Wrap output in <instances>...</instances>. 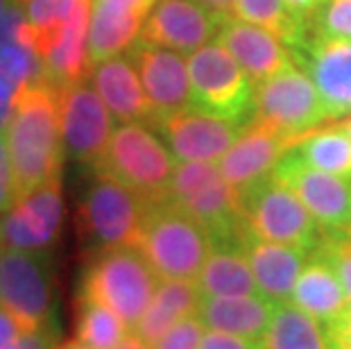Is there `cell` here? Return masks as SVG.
Returning <instances> with one entry per match:
<instances>
[{
    "label": "cell",
    "instance_id": "1",
    "mask_svg": "<svg viewBox=\"0 0 351 349\" xmlns=\"http://www.w3.org/2000/svg\"><path fill=\"white\" fill-rule=\"evenodd\" d=\"M19 197L62 180L64 141L57 88L43 82L23 88L5 130ZM16 197V200H19Z\"/></svg>",
    "mask_w": 351,
    "mask_h": 349
},
{
    "label": "cell",
    "instance_id": "2",
    "mask_svg": "<svg viewBox=\"0 0 351 349\" xmlns=\"http://www.w3.org/2000/svg\"><path fill=\"white\" fill-rule=\"evenodd\" d=\"M168 202L197 220L213 245H241L247 232L241 193L225 180L218 163L177 161Z\"/></svg>",
    "mask_w": 351,
    "mask_h": 349
},
{
    "label": "cell",
    "instance_id": "3",
    "mask_svg": "<svg viewBox=\"0 0 351 349\" xmlns=\"http://www.w3.org/2000/svg\"><path fill=\"white\" fill-rule=\"evenodd\" d=\"M161 279L195 281L213 252L208 232L173 202L150 204L134 241Z\"/></svg>",
    "mask_w": 351,
    "mask_h": 349
},
{
    "label": "cell",
    "instance_id": "4",
    "mask_svg": "<svg viewBox=\"0 0 351 349\" xmlns=\"http://www.w3.org/2000/svg\"><path fill=\"white\" fill-rule=\"evenodd\" d=\"M161 277L134 245L95 252L82 274L80 295L107 304L134 329L150 306Z\"/></svg>",
    "mask_w": 351,
    "mask_h": 349
},
{
    "label": "cell",
    "instance_id": "5",
    "mask_svg": "<svg viewBox=\"0 0 351 349\" xmlns=\"http://www.w3.org/2000/svg\"><path fill=\"white\" fill-rule=\"evenodd\" d=\"M177 168L175 154L145 123H121L114 128L109 147L98 168L127 189L138 193L147 204L168 202L170 182Z\"/></svg>",
    "mask_w": 351,
    "mask_h": 349
},
{
    "label": "cell",
    "instance_id": "6",
    "mask_svg": "<svg viewBox=\"0 0 351 349\" xmlns=\"http://www.w3.org/2000/svg\"><path fill=\"white\" fill-rule=\"evenodd\" d=\"M138 193L104 170H93L80 197V236L88 248L100 252L107 248L134 245L147 211Z\"/></svg>",
    "mask_w": 351,
    "mask_h": 349
},
{
    "label": "cell",
    "instance_id": "7",
    "mask_svg": "<svg viewBox=\"0 0 351 349\" xmlns=\"http://www.w3.org/2000/svg\"><path fill=\"white\" fill-rule=\"evenodd\" d=\"M191 107L245 125L254 111V82L220 41L189 57Z\"/></svg>",
    "mask_w": 351,
    "mask_h": 349
},
{
    "label": "cell",
    "instance_id": "8",
    "mask_svg": "<svg viewBox=\"0 0 351 349\" xmlns=\"http://www.w3.org/2000/svg\"><path fill=\"white\" fill-rule=\"evenodd\" d=\"M243 218L258 239L293 245L306 252L317 248L322 227L306 204L274 175L243 193Z\"/></svg>",
    "mask_w": 351,
    "mask_h": 349
},
{
    "label": "cell",
    "instance_id": "9",
    "mask_svg": "<svg viewBox=\"0 0 351 349\" xmlns=\"http://www.w3.org/2000/svg\"><path fill=\"white\" fill-rule=\"evenodd\" d=\"M250 121L267 123L300 143V139L331 118L313 80L306 75L302 66L293 64L290 69L256 84Z\"/></svg>",
    "mask_w": 351,
    "mask_h": 349
},
{
    "label": "cell",
    "instance_id": "10",
    "mask_svg": "<svg viewBox=\"0 0 351 349\" xmlns=\"http://www.w3.org/2000/svg\"><path fill=\"white\" fill-rule=\"evenodd\" d=\"M59 128L66 157L98 168L114 134V116L95 91L91 80L57 88Z\"/></svg>",
    "mask_w": 351,
    "mask_h": 349
},
{
    "label": "cell",
    "instance_id": "11",
    "mask_svg": "<svg viewBox=\"0 0 351 349\" xmlns=\"http://www.w3.org/2000/svg\"><path fill=\"white\" fill-rule=\"evenodd\" d=\"M50 252L0 250V306L23 329L52 317Z\"/></svg>",
    "mask_w": 351,
    "mask_h": 349
},
{
    "label": "cell",
    "instance_id": "12",
    "mask_svg": "<svg viewBox=\"0 0 351 349\" xmlns=\"http://www.w3.org/2000/svg\"><path fill=\"white\" fill-rule=\"evenodd\" d=\"M64 222L62 180L19 197L0 213V250L50 252Z\"/></svg>",
    "mask_w": 351,
    "mask_h": 349
},
{
    "label": "cell",
    "instance_id": "13",
    "mask_svg": "<svg viewBox=\"0 0 351 349\" xmlns=\"http://www.w3.org/2000/svg\"><path fill=\"white\" fill-rule=\"evenodd\" d=\"M177 161L218 163L231 150L245 125L227 118L186 107L175 114L161 116L152 123Z\"/></svg>",
    "mask_w": 351,
    "mask_h": 349
},
{
    "label": "cell",
    "instance_id": "14",
    "mask_svg": "<svg viewBox=\"0 0 351 349\" xmlns=\"http://www.w3.org/2000/svg\"><path fill=\"white\" fill-rule=\"evenodd\" d=\"M306 204L322 229L351 227V180L304 163L293 147L272 173Z\"/></svg>",
    "mask_w": 351,
    "mask_h": 349
},
{
    "label": "cell",
    "instance_id": "15",
    "mask_svg": "<svg viewBox=\"0 0 351 349\" xmlns=\"http://www.w3.org/2000/svg\"><path fill=\"white\" fill-rule=\"evenodd\" d=\"M222 21L225 16L213 14L199 0H156L141 32V41L193 55L215 41Z\"/></svg>",
    "mask_w": 351,
    "mask_h": 349
},
{
    "label": "cell",
    "instance_id": "16",
    "mask_svg": "<svg viewBox=\"0 0 351 349\" xmlns=\"http://www.w3.org/2000/svg\"><path fill=\"white\" fill-rule=\"evenodd\" d=\"M293 57L313 80L328 118L351 116V41L313 34L293 50Z\"/></svg>",
    "mask_w": 351,
    "mask_h": 349
},
{
    "label": "cell",
    "instance_id": "17",
    "mask_svg": "<svg viewBox=\"0 0 351 349\" xmlns=\"http://www.w3.org/2000/svg\"><path fill=\"white\" fill-rule=\"evenodd\" d=\"M127 55L132 57L143 82L145 95L154 111V121L191 107L189 59L182 53L138 39L127 50Z\"/></svg>",
    "mask_w": 351,
    "mask_h": 349
},
{
    "label": "cell",
    "instance_id": "18",
    "mask_svg": "<svg viewBox=\"0 0 351 349\" xmlns=\"http://www.w3.org/2000/svg\"><path fill=\"white\" fill-rule=\"evenodd\" d=\"M295 145L293 139L281 134L267 123L247 121L231 150L218 161V168L225 180L243 195L254 184L270 177L283 154Z\"/></svg>",
    "mask_w": 351,
    "mask_h": 349
},
{
    "label": "cell",
    "instance_id": "19",
    "mask_svg": "<svg viewBox=\"0 0 351 349\" xmlns=\"http://www.w3.org/2000/svg\"><path fill=\"white\" fill-rule=\"evenodd\" d=\"M215 41H220L234 55L241 69L254 82V86L295 64L293 50L279 36L272 34L270 29L234 16L222 21Z\"/></svg>",
    "mask_w": 351,
    "mask_h": 349
},
{
    "label": "cell",
    "instance_id": "20",
    "mask_svg": "<svg viewBox=\"0 0 351 349\" xmlns=\"http://www.w3.org/2000/svg\"><path fill=\"white\" fill-rule=\"evenodd\" d=\"M156 0H91V64L127 53L141 39Z\"/></svg>",
    "mask_w": 351,
    "mask_h": 349
},
{
    "label": "cell",
    "instance_id": "21",
    "mask_svg": "<svg viewBox=\"0 0 351 349\" xmlns=\"http://www.w3.org/2000/svg\"><path fill=\"white\" fill-rule=\"evenodd\" d=\"M88 80L116 121L152 125L154 111L130 55L123 53L93 64Z\"/></svg>",
    "mask_w": 351,
    "mask_h": 349
},
{
    "label": "cell",
    "instance_id": "22",
    "mask_svg": "<svg viewBox=\"0 0 351 349\" xmlns=\"http://www.w3.org/2000/svg\"><path fill=\"white\" fill-rule=\"evenodd\" d=\"M241 248L250 258L254 279L258 284L261 295L274 304L290 302L297 277L302 274L311 252L293 245H281L254 236L250 229L245 232Z\"/></svg>",
    "mask_w": 351,
    "mask_h": 349
},
{
    "label": "cell",
    "instance_id": "23",
    "mask_svg": "<svg viewBox=\"0 0 351 349\" xmlns=\"http://www.w3.org/2000/svg\"><path fill=\"white\" fill-rule=\"evenodd\" d=\"M88 27H91V0H77L71 16L41 55L48 84L62 88L73 82L88 80L93 66L88 55Z\"/></svg>",
    "mask_w": 351,
    "mask_h": 349
},
{
    "label": "cell",
    "instance_id": "24",
    "mask_svg": "<svg viewBox=\"0 0 351 349\" xmlns=\"http://www.w3.org/2000/svg\"><path fill=\"white\" fill-rule=\"evenodd\" d=\"M276 304L265 295H202L197 317L206 329L263 340Z\"/></svg>",
    "mask_w": 351,
    "mask_h": 349
},
{
    "label": "cell",
    "instance_id": "25",
    "mask_svg": "<svg viewBox=\"0 0 351 349\" xmlns=\"http://www.w3.org/2000/svg\"><path fill=\"white\" fill-rule=\"evenodd\" d=\"M290 302L322 326L333 322L349 309V300L340 277L331 268V263L315 252H311L302 274L297 277Z\"/></svg>",
    "mask_w": 351,
    "mask_h": 349
},
{
    "label": "cell",
    "instance_id": "26",
    "mask_svg": "<svg viewBox=\"0 0 351 349\" xmlns=\"http://www.w3.org/2000/svg\"><path fill=\"white\" fill-rule=\"evenodd\" d=\"M199 300L202 293L197 281L161 279L150 306L132 331L152 347L170 326H175L184 317L195 315Z\"/></svg>",
    "mask_w": 351,
    "mask_h": 349
},
{
    "label": "cell",
    "instance_id": "27",
    "mask_svg": "<svg viewBox=\"0 0 351 349\" xmlns=\"http://www.w3.org/2000/svg\"><path fill=\"white\" fill-rule=\"evenodd\" d=\"M202 295H256L250 258L241 245H215L197 274Z\"/></svg>",
    "mask_w": 351,
    "mask_h": 349
},
{
    "label": "cell",
    "instance_id": "28",
    "mask_svg": "<svg viewBox=\"0 0 351 349\" xmlns=\"http://www.w3.org/2000/svg\"><path fill=\"white\" fill-rule=\"evenodd\" d=\"M234 19L270 29L290 50L300 48L313 36V25L297 16L286 0H236Z\"/></svg>",
    "mask_w": 351,
    "mask_h": 349
},
{
    "label": "cell",
    "instance_id": "29",
    "mask_svg": "<svg viewBox=\"0 0 351 349\" xmlns=\"http://www.w3.org/2000/svg\"><path fill=\"white\" fill-rule=\"evenodd\" d=\"M263 349H328L324 326L293 302L274 306L272 322L263 336Z\"/></svg>",
    "mask_w": 351,
    "mask_h": 349
},
{
    "label": "cell",
    "instance_id": "30",
    "mask_svg": "<svg viewBox=\"0 0 351 349\" xmlns=\"http://www.w3.org/2000/svg\"><path fill=\"white\" fill-rule=\"evenodd\" d=\"M293 152L313 168L351 180V139L340 125L308 132Z\"/></svg>",
    "mask_w": 351,
    "mask_h": 349
},
{
    "label": "cell",
    "instance_id": "31",
    "mask_svg": "<svg viewBox=\"0 0 351 349\" xmlns=\"http://www.w3.org/2000/svg\"><path fill=\"white\" fill-rule=\"evenodd\" d=\"M130 333V326L116 311L91 297L80 295V311L75 324V338L91 349H114Z\"/></svg>",
    "mask_w": 351,
    "mask_h": 349
},
{
    "label": "cell",
    "instance_id": "32",
    "mask_svg": "<svg viewBox=\"0 0 351 349\" xmlns=\"http://www.w3.org/2000/svg\"><path fill=\"white\" fill-rule=\"evenodd\" d=\"M77 0H27L23 5L29 19V25L34 29L36 48L43 55L50 41L55 39L59 27L66 23V19L71 16L73 7Z\"/></svg>",
    "mask_w": 351,
    "mask_h": 349
},
{
    "label": "cell",
    "instance_id": "33",
    "mask_svg": "<svg viewBox=\"0 0 351 349\" xmlns=\"http://www.w3.org/2000/svg\"><path fill=\"white\" fill-rule=\"evenodd\" d=\"M313 252L331 263V268L342 281L351 306V227L322 229L319 243Z\"/></svg>",
    "mask_w": 351,
    "mask_h": 349
},
{
    "label": "cell",
    "instance_id": "34",
    "mask_svg": "<svg viewBox=\"0 0 351 349\" xmlns=\"http://www.w3.org/2000/svg\"><path fill=\"white\" fill-rule=\"evenodd\" d=\"M313 34L351 41V0H324L313 19Z\"/></svg>",
    "mask_w": 351,
    "mask_h": 349
},
{
    "label": "cell",
    "instance_id": "35",
    "mask_svg": "<svg viewBox=\"0 0 351 349\" xmlns=\"http://www.w3.org/2000/svg\"><path fill=\"white\" fill-rule=\"evenodd\" d=\"M204 333H206V326L195 313V315H189V317H184V320H179L175 326H170L150 349H197L202 338H204Z\"/></svg>",
    "mask_w": 351,
    "mask_h": 349
},
{
    "label": "cell",
    "instance_id": "36",
    "mask_svg": "<svg viewBox=\"0 0 351 349\" xmlns=\"http://www.w3.org/2000/svg\"><path fill=\"white\" fill-rule=\"evenodd\" d=\"M59 347V326L55 315L48 317L43 324L29 326L21 331L19 349H57Z\"/></svg>",
    "mask_w": 351,
    "mask_h": 349
},
{
    "label": "cell",
    "instance_id": "37",
    "mask_svg": "<svg viewBox=\"0 0 351 349\" xmlns=\"http://www.w3.org/2000/svg\"><path fill=\"white\" fill-rule=\"evenodd\" d=\"M16 177H14L10 147H7L5 134H0V213L7 211L16 202Z\"/></svg>",
    "mask_w": 351,
    "mask_h": 349
},
{
    "label": "cell",
    "instance_id": "38",
    "mask_svg": "<svg viewBox=\"0 0 351 349\" xmlns=\"http://www.w3.org/2000/svg\"><path fill=\"white\" fill-rule=\"evenodd\" d=\"M23 86L21 82L7 73L5 69H0V134H5L7 125H10L12 116H14V107H16L19 95L23 93Z\"/></svg>",
    "mask_w": 351,
    "mask_h": 349
},
{
    "label": "cell",
    "instance_id": "39",
    "mask_svg": "<svg viewBox=\"0 0 351 349\" xmlns=\"http://www.w3.org/2000/svg\"><path fill=\"white\" fill-rule=\"evenodd\" d=\"M197 349H263V340H252L236 333L206 329Z\"/></svg>",
    "mask_w": 351,
    "mask_h": 349
},
{
    "label": "cell",
    "instance_id": "40",
    "mask_svg": "<svg viewBox=\"0 0 351 349\" xmlns=\"http://www.w3.org/2000/svg\"><path fill=\"white\" fill-rule=\"evenodd\" d=\"M328 349H351V306L333 322L324 324Z\"/></svg>",
    "mask_w": 351,
    "mask_h": 349
},
{
    "label": "cell",
    "instance_id": "41",
    "mask_svg": "<svg viewBox=\"0 0 351 349\" xmlns=\"http://www.w3.org/2000/svg\"><path fill=\"white\" fill-rule=\"evenodd\" d=\"M23 326L10 311L0 306V349H19V338Z\"/></svg>",
    "mask_w": 351,
    "mask_h": 349
},
{
    "label": "cell",
    "instance_id": "42",
    "mask_svg": "<svg viewBox=\"0 0 351 349\" xmlns=\"http://www.w3.org/2000/svg\"><path fill=\"white\" fill-rule=\"evenodd\" d=\"M286 5L297 14V16L308 21L313 25V19H315V14L319 12V7L324 5V0H286Z\"/></svg>",
    "mask_w": 351,
    "mask_h": 349
},
{
    "label": "cell",
    "instance_id": "43",
    "mask_svg": "<svg viewBox=\"0 0 351 349\" xmlns=\"http://www.w3.org/2000/svg\"><path fill=\"white\" fill-rule=\"evenodd\" d=\"M202 5L208 7L213 14H218V16H234V3L236 0H199Z\"/></svg>",
    "mask_w": 351,
    "mask_h": 349
},
{
    "label": "cell",
    "instance_id": "44",
    "mask_svg": "<svg viewBox=\"0 0 351 349\" xmlns=\"http://www.w3.org/2000/svg\"><path fill=\"white\" fill-rule=\"evenodd\" d=\"M114 349H150V345H147L143 338H138L136 333L132 331V333H127L123 343L118 347H114Z\"/></svg>",
    "mask_w": 351,
    "mask_h": 349
},
{
    "label": "cell",
    "instance_id": "45",
    "mask_svg": "<svg viewBox=\"0 0 351 349\" xmlns=\"http://www.w3.org/2000/svg\"><path fill=\"white\" fill-rule=\"evenodd\" d=\"M57 349H91V347H86L84 343H82V340L73 338V340H66V343H59Z\"/></svg>",
    "mask_w": 351,
    "mask_h": 349
},
{
    "label": "cell",
    "instance_id": "46",
    "mask_svg": "<svg viewBox=\"0 0 351 349\" xmlns=\"http://www.w3.org/2000/svg\"><path fill=\"white\" fill-rule=\"evenodd\" d=\"M12 0H0V21H3V16H5V10H7V5H10Z\"/></svg>",
    "mask_w": 351,
    "mask_h": 349
},
{
    "label": "cell",
    "instance_id": "47",
    "mask_svg": "<svg viewBox=\"0 0 351 349\" xmlns=\"http://www.w3.org/2000/svg\"><path fill=\"white\" fill-rule=\"evenodd\" d=\"M340 128H342V130H345V132H347V134H349V139H351V118H349V121H345V123H342V125H340Z\"/></svg>",
    "mask_w": 351,
    "mask_h": 349
},
{
    "label": "cell",
    "instance_id": "48",
    "mask_svg": "<svg viewBox=\"0 0 351 349\" xmlns=\"http://www.w3.org/2000/svg\"><path fill=\"white\" fill-rule=\"evenodd\" d=\"M19 3H23V5H25V3H27V0H19Z\"/></svg>",
    "mask_w": 351,
    "mask_h": 349
}]
</instances>
